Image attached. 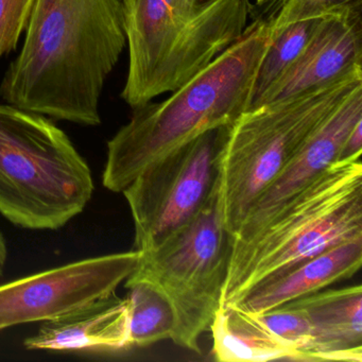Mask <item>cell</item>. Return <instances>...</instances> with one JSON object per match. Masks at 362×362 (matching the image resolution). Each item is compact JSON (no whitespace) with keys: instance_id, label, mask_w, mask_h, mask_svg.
I'll list each match as a JSON object with an SVG mask.
<instances>
[{"instance_id":"cell-18","label":"cell","mask_w":362,"mask_h":362,"mask_svg":"<svg viewBox=\"0 0 362 362\" xmlns=\"http://www.w3.org/2000/svg\"><path fill=\"white\" fill-rule=\"evenodd\" d=\"M257 315L277 338L298 354L300 361H313V328L302 308L289 302Z\"/></svg>"},{"instance_id":"cell-9","label":"cell","mask_w":362,"mask_h":362,"mask_svg":"<svg viewBox=\"0 0 362 362\" xmlns=\"http://www.w3.org/2000/svg\"><path fill=\"white\" fill-rule=\"evenodd\" d=\"M139 251L78 260L0 286V330L45 322L114 293L134 272Z\"/></svg>"},{"instance_id":"cell-6","label":"cell","mask_w":362,"mask_h":362,"mask_svg":"<svg viewBox=\"0 0 362 362\" xmlns=\"http://www.w3.org/2000/svg\"><path fill=\"white\" fill-rule=\"evenodd\" d=\"M361 84L360 69L323 88L247 110L226 127L219 175L224 223L230 238L305 141Z\"/></svg>"},{"instance_id":"cell-1","label":"cell","mask_w":362,"mask_h":362,"mask_svg":"<svg viewBox=\"0 0 362 362\" xmlns=\"http://www.w3.org/2000/svg\"><path fill=\"white\" fill-rule=\"evenodd\" d=\"M127 0H35L24 45L0 82L8 105L95 127L127 47Z\"/></svg>"},{"instance_id":"cell-19","label":"cell","mask_w":362,"mask_h":362,"mask_svg":"<svg viewBox=\"0 0 362 362\" xmlns=\"http://www.w3.org/2000/svg\"><path fill=\"white\" fill-rule=\"evenodd\" d=\"M360 3L362 0H271L267 9L270 13L266 18L274 37L290 25L322 18L330 12Z\"/></svg>"},{"instance_id":"cell-15","label":"cell","mask_w":362,"mask_h":362,"mask_svg":"<svg viewBox=\"0 0 362 362\" xmlns=\"http://www.w3.org/2000/svg\"><path fill=\"white\" fill-rule=\"evenodd\" d=\"M214 358L221 362L300 361L298 355L277 338L257 315L235 305L220 307L211 322Z\"/></svg>"},{"instance_id":"cell-8","label":"cell","mask_w":362,"mask_h":362,"mask_svg":"<svg viewBox=\"0 0 362 362\" xmlns=\"http://www.w3.org/2000/svg\"><path fill=\"white\" fill-rule=\"evenodd\" d=\"M226 127L150 163L124 189L134 222L133 250L153 249L200 211L219 177Z\"/></svg>"},{"instance_id":"cell-17","label":"cell","mask_w":362,"mask_h":362,"mask_svg":"<svg viewBox=\"0 0 362 362\" xmlns=\"http://www.w3.org/2000/svg\"><path fill=\"white\" fill-rule=\"evenodd\" d=\"M320 20L321 18L300 21L290 25L273 37L258 71L250 109L259 103L269 88L296 62Z\"/></svg>"},{"instance_id":"cell-21","label":"cell","mask_w":362,"mask_h":362,"mask_svg":"<svg viewBox=\"0 0 362 362\" xmlns=\"http://www.w3.org/2000/svg\"><path fill=\"white\" fill-rule=\"evenodd\" d=\"M362 153V120L349 131L341 148L338 162L355 160L361 158Z\"/></svg>"},{"instance_id":"cell-22","label":"cell","mask_w":362,"mask_h":362,"mask_svg":"<svg viewBox=\"0 0 362 362\" xmlns=\"http://www.w3.org/2000/svg\"><path fill=\"white\" fill-rule=\"evenodd\" d=\"M7 257V243H6L5 237H4L3 233L0 230V276L4 274Z\"/></svg>"},{"instance_id":"cell-5","label":"cell","mask_w":362,"mask_h":362,"mask_svg":"<svg viewBox=\"0 0 362 362\" xmlns=\"http://www.w3.org/2000/svg\"><path fill=\"white\" fill-rule=\"evenodd\" d=\"M92 171L71 139L41 114L0 103V214L29 230H58L94 194Z\"/></svg>"},{"instance_id":"cell-20","label":"cell","mask_w":362,"mask_h":362,"mask_svg":"<svg viewBox=\"0 0 362 362\" xmlns=\"http://www.w3.org/2000/svg\"><path fill=\"white\" fill-rule=\"evenodd\" d=\"M35 5V0H0V59L18 48Z\"/></svg>"},{"instance_id":"cell-14","label":"cell","mask_w":362,"mask_h":362,"mask_svg":"<svg viewBox=\"0 0 362 362\" xmlns=\"http://www.w3.org/2000/svg\"><path fill=\"white\" fill-rule=\"evenodd\" d=\"M313 328V361L362 362V287L320 290L292 300Z\"/></svg>"},{"instance_id":"cell-3","label":"cell","mask_w":362,"mask_h":362,"mask_svg":"<svg viewBox=\"0 0 362 362\" xmlns=\"http://www.w3.org/2000/svg\"><path fill=\"white\" fill-rule=\"evenodd\" d=\"M252 13L250 0H127L122 98L133 110L175 92L241 39Z\"/></svg>"},{"instance_id":"cell-7","label":"cell","mask_w":362,"mask_h":362,"mask_svg":"<svg viewBox=\"0 0 362 362\" xmlns=\"http://www.w3.org/2000/svg\"><path fill=\"white\" fill-rule=\"evenodd\" d=\"M232 238L224 223L220 175L200 211L153 249L139 252L131 279L150 281L170 300L175 315L171 340L200 353L220 308Z\"/></svg>"},{"instance_id":"cell-10","label":"cell","mask_w":362,"mask_h":362,"mask_svg":"<svg viewBox=\"0 0 362 362\" xmlns=\"http://www.w3.org/2000/svg\"><path fill=\"white\" fill-rule=\"evenodd\" d=\"M362 120V84L354 88L323 124L309 136L289 164L255 201L232 245L257 234L276 211L300 190L338 162L349 131Z\"/></svg>"},{"instance_id":"cell-23","label":"cell","mask_w":362,"mask_h":362,"mask_svg":"<svg viewBox=\"0 0 362 362\" xmlns=\"http://www.w3.org/2000/svg\"><path fill=\"white\" fill-rule=\"evenodd\" d=\"M256 5L259 6V7H262V6H266L268 5L269 3H270L271 0H255Z\"/></svg>"},{"instance_id":"cell-16","label":"cell","mask_w":362,"mask_h":362,"mask_svg":"<svg viewBox=\"0 0 362 362\" xmlns=\"http://www.w3.org/2000/svg\"><path fill=\"white\" fill-rule=\"evenodd\" d=\"M129 349L171 339L175 315L170 300L150 281L128 277Z\"/></svg>"},{"instance_id":"cell-13","label":"cell","mask_w":362,"mask_h":362,"mask_svg":"<svg viewBox=\"0 0 362 362\" xmlns=\"http://www.w3.org/2000/svg\"><path fill=\"white\" fill-rule=\"evenodd\" d=\"M362 264V237L336 245L270 281L252 288L235 306L267 313L353 276Z\"/></svg>"},{"instance_id":"cell-2","label":"cell","mask_w":362,"mask_h":362,"mask_svg":"<svg viewBox=\"0 0 362 362\" xmlns=\"http://www.w3.org/2000/svg\"><path fill=\"white\" fill-rule=\"evenodd\" d=\"M272 41L270 22L256 18L240 40L166 100L133 109L130 122L107 141L103 186L124 192L150 163L247 111Z\"/></svg>"},{"instance_id":"cell-4","label":"cell","mask_w":362,"mask_h":362,"mask_svg":"<svg viewBox=\"0 0 362 362\" xmlns=\"http://www.w3.org/2000/svg\"><path fill=\"white\" fill-rule=\"evenodd\" d=\"M362 237L361 160L332 164L251 239L232 245L220 307L298 264Z\"/></svg>"},{"instance_id":"cell-12","label":"cell","mask_w":362,"mask_h":362,"mask_svg":"<svg viewBox=\"0 0 362 362\" xmlns=\"http://www.w3.org/2000/svg\"><path fill=\"white\" fill-rule=\"evenodd\" d=\"M27 349L81 351L129 349V310L126 298L115 292L71 313L43 322L25 340Z\"/></svg>"},{"instance_id":"cell-11","label":"cell","mask_w":362,"mask_h":362,"mask_svg":"<svg viewBox=\"0 0 362 362\" xmlns=\"http://www.w3.org/2000/svg\"><path fill=\"white\" fill-rule=\"evenodd\" d=\"M360 69L362 3L323 16L296 62L255 107L323 88Z\"/></svg>"}]
</instances>
